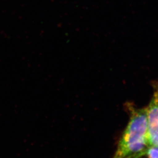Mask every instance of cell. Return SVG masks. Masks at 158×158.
Here are the masks:
<instances>
[{
	"instance_id": "6da1fadb",
	"label": "cell",
	"mask_w": 158,
	"mask_h": 158,
	"mask_svg": "<svg viewBox=\"0 0 158 158\" xmlns=\"http://www.w3.org/2000/svg\"><path fill=\"white\" fill-rule=\"evenodd\" d=\"M129 122L113 158H129L148 147L146 108L131 106Z\"/></svg>"
},
{
	"instance_id": "7a4b0ae2",
	"label": "cell",
	"mask_w": 158,
	"mask_h": 158,
	"mask_svg": "<svg viewBox=\"0 0 158 158\" xmlns=\"http://www.w3.org/2000/svg\"><path fill=\"white\" fill-rule=\"evenodd\" d=\"M155 91L146 107L147 142L148 146L158 147V83H155Z\"/></svg>"
},
{
	"instance_id": "3957f363",
	"label": "cell",
	"mask_w": 158,
	"mask_h": 158,
	"mask_svg": "<svg viewBox=\"0 0 158 158\" xmlns=\"http://www.w3.org/2000/svg\"><path fill=\"white\" fill-rule=\"evenodd\" d=\"M129 158H158V147L148 146Z\"/></svg>"
}]
</instances>
